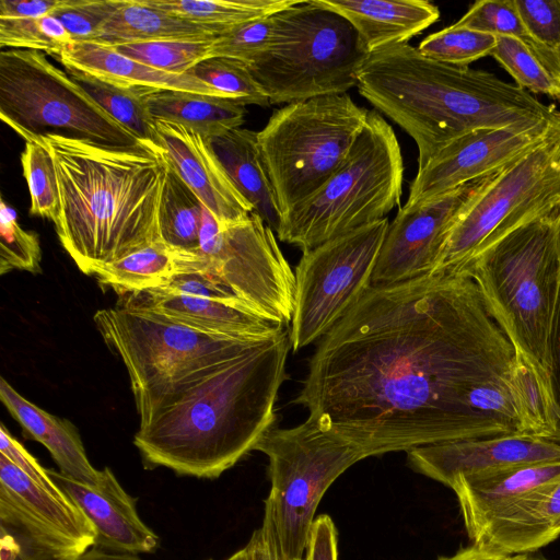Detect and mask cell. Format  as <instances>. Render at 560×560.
<instances>
[{
  "label": "cell",
  "mask_w": 560,
  "mask_h": 560,
  "mask_svg": "<svg viewBox=\"0 0 560 560\" xmlns=\"http://www.w3.org/2000/svg\"><path fill=\"white\" fill-rule=\"evenodd\" d=\"M215 38L152 40L113 48L149 67L170 73L184 74L199 62L212 57V45Z\"/></svg>",
  "instance_id": "obj_33"
},
{
  "label": "cell",
  "mask_w": 560,
  "mask_h": 560,
  "mask_svg": "<svg viewBox=\"0 0 560 560\" xmlns=\"http://www.w3.org/2000/svg\"><path fill=\"white\" fill-rule=\"evenodd\" d=\"M343 16L355 30L370 54L382 47L404 44L440 18L427 0H317Z\"/></svg>",
  "instance_id": "obj_22"
},
{
  "label": "cell",
  "mask_w": 560,
  "mask_h": 560,
  "mask_svg": "<svg viewBox=\"0 0 560 560\" xmlns=\"http://www.w3.org/2000/svg\"><path fill=\"white\" fill-rule=\"evenodd\" d=\"M560 131V122L541 120L468 132L418 168L407 207L430 201L465 184L492 176Z\"/></svg>",
  "instance_id": "obj_15"
},
{
  "label": "cell",
  "mask_w": 560,
  "mask_h": 560,
  "mask_svg": "<svg viewBox=\"0 0 560 560\" xmlns=\"http://www.w3.org/2000/svg\"><path fill=\"white\" fill-rule=\"evenodd\" d=\"M60 560H142L138 555L122 553L92 547L84 552Z\"/></svg>",
  "instance_id": "obj_51"
},
{
  "label": "cell",
  "mask_w": 560,
  "mask_h": 560,
  "mask_svg": "<svg viewBox=\"0 0 560 560\" xmlns=\"http://www.w3.org/2000/svg\"><path fill=\"white\" fill-rule=\"evenodd\" d=\"M66 2L67 0H1L0 19H40L51 15Z\"/></svg>",
  "instance_id": "obj_48"
},
{
  "label": "cell",
  "mask_w": 560,
  "mask_h": 560,
  "mask_svg": "<svg viewBox=\"0 0 560 560\" xmlns=\"http://www.w3.org/2000/svg\"><path fill=\"white\" fill-rule=\"evenodd\" d=\"M188 73L219 91L225 98L246 105L266 107L269 98L252 77L247 66L225 57H210Z\"/></svg>",
  "instance_id": "obj_37"
},
{
  "label": "cell",
  "mask_w": 560,
  "mask_h": 560,
  "mask_svg": "<svg viewBox=\"0 0 560 560\" xmlns=\"http://www.w3.org/2000/svg\"><path fill=\"white\" fill-rule=\"evenodd\" d=\"M550 389L556 411V431L551 441L560 444V291L549 339Z\"/></svg>",
  "instance_id": "obj_47"
},
{
  "label": "cell",
  "mask_w": 560,
  "mask_h": 560,
  "mask_svg": "<svg viewBox=\"0 0 560 560\" xmlns=\"http://www.w3.org/2000/svg\"><path fill=\"white\" fill-rule=\"evenodd\" d=\"M211 560V559H210Z\"/></svg>",
  "instance_id": "obj_53"
},
{
  "label": "cell",
  "mask_w": 560,
  "mask_h": 560,
  "mask_svg": "<svg viewBox=\"0 0 560 560\" xmlns=\"http://www.w3.org/2000/svg\"><path fill=\"white\" fill-rule=\"evenodd\" d=\"M528 46L542 67L560 82V45L553 49H546L536 45Z\"/></svg>",
  "instance_id": "obj_50"
},
{
  "label": "cell",
  "mask_w": 560,
  "mask_h": 560,
  "mask_svg": "<svg viewBox=\"0 0 560 560\" xmlns=\"http://www.w3.org/2000/svg\"><path fill=\"white\" fill-rule=\"evenodd\" d=\"M0 454L9 458L40 487L60 498H67L50 477L48 469L44 468L38 460L11 435L3 423H1L0 427Z\"/></svg>",
  "instance_id": "obj_44"
},
{
  "label": "cell",
  "mask_w": 560,
  "mask_h": 560,
  "mask_svg": "<svg viewBox=\"0 0 560 560\" xmlns=\"http://www.w3.org/2000/svg\"><path fill=\"white\" fill-rule=\"evenodd\" d=\"M214 30L148 5L144 0H122L98 32L93 44L116 47L165 39H208Z\"/></svg>",
  "instance_id": "obj_28"
},
{
  "label": "cell",
  "mask_w": 560,
  "mask_h": 560,
  "mask_svg": "<svg viewBox=\"0 0 560 560\" xmlns=\"http://www.w3.org/2000/svg\"><path fill=\"white\" fill-rule=\"evenodd\" d=\"M560 210V131L486 178L450 230L431 273L453 272L520 225Z\"/></svg>",
  "instance_id": "obj_12"
},
{
  "label": "cell",
  "mask_w": 560,
  "mask_h": 560,
  "mask_svg": "<svg viewBox=\"0 0 560 560\" xmlns=\"http://www.w3.org/2000/svg\"><path fill=\"white\" fill-rule=\"evenodd\" d=\"M202 212L201 201L167 163L159 210L162 241L178 249L197 250Z\"/></svg>",
  "instance_id": "obj_32"
},
{
  "label": "cell",
  "mask_w": 560,
  "mask_h": 560,
  "mask_svg": "<svg viewBox=\"0 0 560 560\" xmlns=\"http://www.w3.org/2000/svg\"><path fill=\"white\" fill-rule=\"evenodd\" d=\"M369 112L348 94H336L290 103L272 113L257 132V142L281 218L343 163Z\"/></svg>",
  "instance_id": "obj_9"
},
{
  "label": "cell",
  "mask_w": 560,
  "mask_h": 560,
  "mask_svg": "<svg viewBox=\"0 0 560 560\" xmlns=\"http://www.w3.org/2000/svg\"><path fill=\"white\" fill-rule=\"evenodd\" d=\"M209 141L237 190L277 232L281 213L260 155L257 132L236 128Z\"/></svg>",
  "instance_id": "obj_26"
},
{
  "label": "cell",
  "mask_w": 560,
  "mask_h": 560,
  "mask_svg": "<svg viewBox=\"0 0 560 560\" xmlns=\"http://www.w3.org/2000/svg\"><path fill=\"white\" fill-rule=\"evenodd\" d=\"M73 79L110 117L140 141L154 143V118L147 97L154 90L127 85L78 70L67 69Z\"/></svg>",
  "instance_id": "obj_30"
},
{
  "label": "cell",
  "mask_w": 560,
  "mask_h": 560,
  "mask_svg": "<svg viewBox=\"0 0 560 560\" xmlns=\"http://www.w3.org/2000/svg\"><path fill=\"white\" fill-rule=\"evenodd\" d=\"M528 35L527 45L553 49L560 45V0H514Z\"/></svg>",
  "instance_id": "obj_43"
},
{
  "label": "cell",
  "mask_w": 560,
  "mask_h": 560,
  "mask_svg": "<svg viewBox=\"0 0 560 560\" xmlns=\"http://www.w3.org/2000/svg\"><path fill=\"white\" fill-rule=\"evenodd\" d=\"M72 69L118 83L154 91H177L225 98L222 93L190 73L175 74L126 57L112 47L74 43L56 57Z\"/></svg>",
  "instance_id": "obj_23"
},
{
  "label": "cell",
  "mask_w": 560,
  "mask_h": 560,
  "mask_svg": "<svg viewBox=\"0 0 560 560\" xmlns=\"http://www.w3.org/2000/svg\"><path fill=\"white\" fill-rule=\"evenodd\" d=\"M490 56L514 79L520 89L560 101V82L542 67L524 40L498 36Z\"/></svg>",
  "instance_id": "obj_35"
},
{
  "label": "cell",
  "mask_w": 560,
  "mask_h": 560,
  "mask_svg": "<svg viewBox=\"0 0 560 560\" xmlns=\"http://www.w3.org/2000/svg\"><path fill=\"white\" fill-rule=\"evenodd\" d=\"M388 224L384 218L302 252L290 323L294 351L325 336L371 285Z\"/></svg>",
  "instance_id": "obj_13"
},
{
  "label": "cell",
  "mask_w": 560,
  "mask_h": 560,
  "mask_svg": "<svg viewBox=\"0 0 560 560\" xmlns=\"http://www.w3.org/2000/svg\"><path fill=\"white\" fill-rule=\"evenodd\" d=\"M94 322L126 366L138 412L265 341L208 334L121 304L97 311Z\"/></svg>",
  "instance_id": "obj_8"
},
{
  "label": "cell",
  "mask_w": 560,
  "mask_h": 560,
  "mask_svg": "<svg viewBox=\"0 0 560 560\" xmlns=\"http://www.w3.org/2000/svg\"><path fill=\"white\" fill-rule=\"evenodd\" d=\"M559 479L560 462H552L457 476L448 488L456 494L471 545L481 548L524 500Z\"/></svg>",
  "instance_id": "obj_18"
},
{
  "label": "cell",
  "mask_w": 560,
  "mask_h": 560,
  "mask_svg": "<svg viewBox=\"0 0 560 560\" xmlns=\"http://www.w3.org/2000/svg\"><path fill=\"white\" fill-rule=\"evenodd\" d=\"M154 119L178 124L208 139L241 128L245 105L230 98L177 91H154L147 97Z\"/></svg>",
  "instance_id": "obj_29"
},
{
  "label": "cell",
  "mask_w": 560,
  "mask_h": 560,
  "mask_svg": "<svg viewBox=\"0 0 560 560\" xmlns=\"http://www.w3.org/2000/svg\"><path fill=\"white\" fill-rule=\"evenodd\" d=\"M0 525L2 540L18 560H60L95 546L86 516L27 477L0 454Z\"/></svg>",
  "instance_id": "obj_14"
},
{
  "label": "cell",
  "mask_w": 560,
  "mask_h": 560,
  "mask_svg": "<svg viewBox=\"0 0 560 560\" xmlns=\"http://www.w3.org/2000/svg\"><path fill=\"white\" fill-rule=\"evenodd\" d=\"M298 0H144L152 7L205 25L220 35L246 22L283 10Z\"/></svg>",
  "instance_id": "obj_31"
},
{
  "label": "cell",
  "mask_w": 560,
  "mask_h": 560,
  "mask_svg": "<svg viewBox=\"0 0 560 560\" xmlns=\"http://www.w3.org/2000/svg\"><path fill=\"white\" fill-rule=\"evenodd\" d=\"M404 163L392 126L369 112L348 156L312 195L282 215L277 236L302 252L386 218L400 202Z\"/></svg>",
  "instance_id": "obj_6"
},
{
  "label": "cell",
  "mask_w": 560,
  "mask_h": 560,
  "mask_svg": "<svg viewBox=\"0 0 560 560\" xmlns=\"http://www.w3.org/2000/svg\"><path fill=\"white\" fill-rule=\"evenodd\" d=\"M436 560H522V555L505 556L470 545L458 549L451 556L439 557Z\"/></svg>",
  "instance_id": "obj_49"
},
{
  "label": "cell",
  "mask_w": 560,
  "mask_h": 560,
  "mask_svg": "<svg viewBox=\"0 0 560 560\" xmlns=\"http://www.w3.org/2000/svg\"><path fill=\"white\" fill-rule=\"evenodd\" d=\"M522 560H551V559H549L540 553L533 552V553L522 555Z\"/></svg>",
  "instance_id": "obj_52"
},
{
  "label": "cell",
  "mask_w": 560,
  "mask_h": 560,
  "mask_svg": "<svg viewBox=\"0 0 560 560\" xmlns=\"http://www.w3.org/2000/svg\"><path fill=\"white\" fill-rule=\"evenodd\" d=\"M369 52L353 26L317 0L273 13L269 48L246 65L270 104L346 94Z\"/></svg>",
  "instance_id": "obj_7"
},
{
  "label": "cell",
  "mask_w": 560,
  "mask_h": 560,
  "mask_svg": "<svg viewBox=\"0 0 560 560\" xmlns=\"http://www.w3.org/2000/svg\"><path fill=\"white\" fill-rule=\"evenodd\" d=\"M518 353L463 271L370 285L319 339L294 402L365 458L510 435L469 404Z\"/></svg>",
  "instance_id": "obj_1"
},
{
  "label": "cell",
  "mask_w": 560,
  "mask_h": 560,
  "mask_svg": "<svg viewBox=\"0 0 560 560\" xmlns=\"http://www.w3.org/2000/svg\"><path fill=\"white\" fill-rule=\"evenodd\" d=\"M122 0H67L51 15L58 19L74 43H94L98 32Z\"/></svg>",
  "instance_id": "obj_42"
},
{
  "label": "cell",
  "mask_w": 560,
  "mask_h": 560,
  "mask_svg": "<svg viewBox=\"0 0 560 560\" xmlns=\"http://www.w3.org/2000/svg\"><path fill=\"white\" fill-rule=\"evenodd\" d=\"M40 139L59 182L58 238L86 275L162 241L159 210L167 162L155 143L110 147L65 135Z\"/></svg>",
  "instance_id": "obj_3"
},
{
  "label": "cell",
  "mask_w": 560,
  "mask_h": 560,
  "mask_svg": "<svg viewBox=\"0 0 560 560\" xmlns=\"http://www.w3.org/2000/svg\"><path fill=\"white\" fill-rule=\"evenodd\" d=\"M486 178L424 203L399 208L388 224L371 285L393 284L431 273L450 230Z\"/></svg>",
  "instance_id": "obj_16"
},
{
  "label": "cell",
  "mask_w": 560,
  "mask_h": 560,
  "mask_svg": "<svg viewBox=\"0 0 560 560\" xmlns=\"http://www.w3.org/2000/svg\"><path fill=\"white\" fill-rule=\"evenodd\" d=\"M42 252L35 232L24 230L16 211L3 198L0 203V275L13 269L36 272Z\"/></svg>",
  "instance_id": "obj_39"
},
{
  "label": "cell",
  "mask_w": 560,
  "mask_h": 560,
  "mask_svg": "<svg viewBox=\"0 0 560 560\" xmlns=\"http://www.w3.org/2000/svg\"><path fill=\"white\" fill-rule=\"evenodd\" d=\"M559 536L560 479L524 500L482 549L505 556L533 553Z\"/></svg>",
  "instance_id": "obj_27"
},
{
  "label": "cell",
  "mask_w": 560,
  "mask_h": 560,
  "mask_svg": "<svg viewBox=\"0 0 560 560\" xmlns=\"http://www.w3.org/2000/svg\"><path fill=\"white\" fill-rule=\"evenodd\" d=\"M497 37L478 31L451 25L428 35L418 46V51L432 60L468 67L471 62L490 56Z\"/></svg>",
  "instance_id": "obj_36"
},
{
  "label": "cell",
  "mask_w": 560,
  "mask_h": 560,
  "mask_svg": "<svg viewBox=\"0 0 560 560\" xmlns=\"http://www.w3.org/2000/svg\"><path fill=\"white\" fill-rule=\"evenodd\" d=\"M273 14L241 24L213 40L212 57H225L249 65L270 46Z\"/></svg>",
  "instance_id": "obj_40"
},
{
  "label": "cell",
  "mask_w": 560,
  "mask_h": 560,
  "mask_svg": "<svg viewBox=\"0 0 560 560\" xmlns=\"http://www.w3.org/2000/svg\"><path fill=\"white\" fill-rule=\"evenodd\" d=\"M0 397L24 431L49 451L62 475L89 486L97 483L100 470L89 460L82 440L71 422L31 402L4 378L0 381Z\"/></svg>",
  "instance_id": "obj_24"
},
{
  "label": "cell",
  "mask_w": 560,
  "mask_h": 560,
  "mask_svg": "<svg viewBox=\"0 0 560 560\" xmlns=\"http://www.w3.org/2000/svg\"><path fill=\"white\" fill-rule=\"evenodd\" d=\"M290 327L139 412L133 443L148 468L215 479L276 422Z\"/></svg>",
  "instance_id": "obj_2"
},
{
  "label": "cell",
  "mask_w": 560,
  "mask_h": 560,
  "mask_svg": "<svg viewBox=\"0 0 560 560\" xmlns=\"http://www.w3.org/2000/svg\"><path fill=\"white\" fill-rule=\"evenodd\" d=\"M407 459L415 471L448 487L457 476L560 462V444L510 434L419 446L407 452Z\"/></svg>",
  "instance_id": "obj_17"
},
{
  "label": "cell",
  "mask_w": 560,
  "mask_h": 560,
  "mask_svg": "<svg viewBox=\"0 0 560 560\" xmlns=\"http://www.w3.org/2000/svg\"><path fill=\"white\" fill-rule=\"evenodd\" d=\"M457 271L476 281L552 400L549 339L560 291V210L520 225Z\"/></svg>",
  "instance_id": "obj_5"
},
{
  "label": "cell",
  "mask_w": 560,
  "mask_h": 560,
  "mask_svg": "<svg viewBox=\"0 0 560 560\" xmlns=\"http://www.w3.org/2000/svg\"><path fill=\"white\" fill-rule=\"evenodd\" d=\"M48 472L67 498L86 516L96 533L97 548L122 553H150L159 547V536L141 520L137 500L105 467L98 481L89 486L60 471Z\"/></svg>",
  "instance_id": "obj_20"
},
{
  "label": "cell",
  "mask_w": 560,
  "mask_h": 560,
  "mask_svg": "<svg viewBox=\"0 0 560 560\" xmlns=\"http://www.w3.org/2000/svg\"><path fill=\"white\" fill-rule=\"evenodd\" d=\"M361 96L402 128L418 148V168L475 130L551 120L560 112L495 74L439 62L408 43L369 54L358 72Z\"/></svg>",
  "instance_id": "obj_4"
},
{
  "label": "cell",
  "mask_w": 560,
  "mask_h": 560,
  "mask_svg": "<svg viewBox=\"0 0 560 560\" xmlns=\"http://www.w3.org/2000/svg\"><path fill=\"white\" fill-rule=\"evenodd\" d=\"M254 451L269 460L265 513L289 560H304L317 506L336 479L365 458L360 447L307 417L301 424L269 429Z\"/></svg>",
  "instance_id": "obj_10"
},
{
  "label": "cell",
  "mask_w": 560,
  "mask_h": 560,
  "mask_svg": "<svg viewBox=\"0 0 560 560\" xmlns=\"http://www.w3.org/2000/svg\"><path fill=\"white\" fill-rule=\"evenodd\" d=\"M0 117L25 142L58 133L110 147L144 143L37 50H1Z\"/></svg>",
  "instance_id": "obj_11"
},
{
  "label": "cell",
  "mask_w": 560,
  "mask_h": 560,
  "mask_svg": "<svg viewBox=\"0 0 560 560\" xmlns=\"http://www.w3.org/2000/svg\"><path fill=\"white\" fill-rule=\"evenodd\" d=\"M21 165L31 196L30 214L56 223L60 210V191L49 149L40 139L25 142Z\"/></svg>",
  "instance_id": "obj_34"
},
{
  "label": "cell",
  "mask_w": 560,
  "mask_h": 560,
  "mask_svg": "<svg viewBox=\"0 0 560 560\" xmlns=\"http://www.w3.org/2000/svg\"><path fill=\"white\" fill-rule=\"evenodd\" d=\"M121 305L144 310L208 334L246 340H266L287 325L242 306L155 289L126 295Z\"/></svg>",
  "instance_id": "obj_21"
},
{
  "label": "cell",
  "mask_w": 560,
  "mask_h": 560,
  "mask_svg": "<svg viewBox=\"0 0 560 560\" xmlns=\"http://www.w3.org/2000/svg\"><path fill=\"white\" fill-rule=\"evenodd\" d=\"M226 560H289L278 544L275 529L268 516L264 515L261 526L254 530L247 544Z\"/></svg>",
  "instance_id": "obj_45"
},
{
  "label": "cell",
  "mask_w": 560,
  "mask_h": 560,
  "mask_svg": "<svg viewBox=\"0 0 560 560\" xmlns=\"http://www.w3.org/2000/svg\"><path fill=\"white\" fill-rule=\"evenodd\" d=\"M154 143L221 224L242 221L254 212L252 205L233 184L208 138L178 124L154 119Z\"/></svg>",
  "instance_id": "obj_19"
},
{
  "label": "cell",
  "mask_w": 560,
  "mask_h": 560,
  "mask_svg": "<svg viewBox=\"0 0 560 560\" xmlns=\"http://www.w3.org/2000/svg\"><path fill=\"white\" fill-rule=\"evenodd\" d=\"M74 44L61 22L54 15L40 19H0V46L8 49L46 51L58 57Z\"/></svg>",
  "instance_id": "obj_38"
},
{
  "label": "cell",
  "mask_w": 560,
  "mask_h": 560,
  "mask_svg": "<svg viewBox=\"0 0 560 560\" xmlns=\"http://www.w3.org/2000/svg\"><path fill=\"white\" fill-rule=\"evenodd\" d=\"M206 268V260L196 250L178 249L160 241L102 266L95 275L100 283L128 295L163 287L176 276Z\"/></svg>",
  "instance_id": "obj_25"
},
{
  "label": "cell",
  "mask_w": 560,
  "mask_h": 560,
  "mask_svg": "<svg viewBox=\"0 0 560 560\" xmlns=\"http://www.w3.org/2000/svg\"><path fill=\"white\" fill-rule=\"evenodd\" d=\"M481 33L529 42L514 0H480L454 24Z\"/></svg>",
  "instance_id": "obj_41"
},
{
  "label": "cell",
  "mask_w": 560,
  "mask_h": 560,
  "mask_svg": "<svg viewBox=\"0 0 560 560\" xmlns=\"http://www.w3.org/2000/svg\"><path fill=\"white\" fill-rule=\"evenodd\" d=\"M304 560H338L337 529L330 516L322 514L314 520Z\"/></svg>",
  "instance_id": "obj_46"
}]
</instances>
